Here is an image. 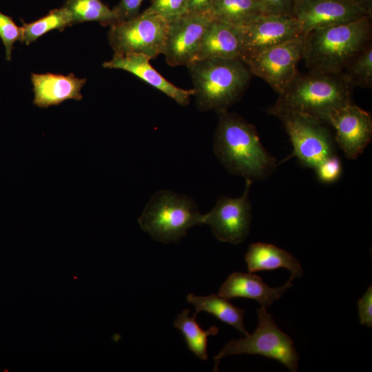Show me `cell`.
<instances>
[{"label": "cell", "mask_w": 372, "mask_h": 372, "mask_svg": "<svg viewBox=\"0 0 372 372\" xmlns=\"http://www.w3.org/2000/svg\"><path fill=\"white\" fill-rule=\"evenodd\" d=\"M293 0H258L266 14H291Z\"/></svg>", "instance_id": "obj_31"}, {"label": "cell", "mask_w": 372, "mask_h": 372, "mask_svg": "<svg viewBox=\"0 0 372 372\" xmlns=\"http://www.w3.org/2000/svg\"><path fill=\"white\" fill-rule=\"evenodd\" d=\"M326 123L335 129V139L349 159H356L371 142V115L353 103L335 110Z\"/></svg>", "instance_id": "obj_14"}, {"label": "cell", "mask_w": 372, "mask_h": 372, "mask_svg": "<svg viewBox=\"0 0 372 372\" xmlns=\"http://www.w3.org/2000/svg\"><path fill=\"white\" fill-rule=\"evenodd\" d=\"M186 299L188 302L194 306L195 313L206 311L216 316L220 321L234 327L245 336L249 335L243 322L245 311L234 306L229 300L215 294L198 296L194 293L188 294Z\"/></svg>", "instance_id": "obj_20"}, {"label": "cell", "mask_w": 372, "mask_h": 372, "mask_svg": "<svg viewBox=\"0 0 372 372\" xmlns=\"http://www.w3.org/2000/svg\"><path fill=\"white\" fill-rule=\"evenodd\" d=\"M238 27L242 42L241 54L263 50L304 35L298 21L291 14H262Z\"/></svg>", "instance_id": "obj_13"}, {"label": "cell", "mask_w": 372, "mask_h": 372, "mask_svg": "<svg viewBox=\"0 0 372 372\" xmlns=\"http://www.w3.org/2000/svg\"><path fill=\"white\" fill-rule=\"evenodd\" d=\"M187 67L196 107L204 112L227 110L240 98L251 77L239 57L196 60Z\"/></svg>", "instance_id": "obj_4"}, {"label": "cell", "mask_w": 372, "mask_h": 372, "mask_svg": "<svg viewBox=\"0 0 372 372\" xmlns=\"http://www.w3.org/2000/svg\"><path fill=\"white\" fill-rule=\"evenodd\" d=\"M34 98L33 103L42 108L57 105L64 101L83 99L81 90L85 79H79L74 74L62 75L52 73L31 75Z\"/></svg>", "instance_id": "obj_16"}, {"label": "cell", "mask_w": 372, "mask_h": 372, "mask_svg": "<svg viewBox=\"0 0 372 372\" xmlns=\"http://www.w3.org/2000/svg\"><path fill=\"white\" fill-rule=\"evenodd\" d=\"M345 80L353 85L369 87L372 85V45L370 43L356 55L342 72Z\"/></svg>", "instance_id": "obj_25"}, {"label": "cell", "mask_w": 372, "mask_h": 372, "mask_svg": "<svg viewBox=\"0 0 372 372\" xmlns=\"http://www.w3.org/2000/svg\"><path fill=\"white\" fill-rule=\"evenodd\" d=\"M318 179L324 183L336 181L342 173V164L335 154L324 159L315 169Z\"/></svg>", "instance_id": "obj_28"}, {"label": "cell", "mask_w": 372, "mask_h": 372, "mask_svg": "<svg viewBox=\"0 0 372 372\" xmlns=\"http://www.w3.org/2000/svg\"><path fill=\"white\" fill-rule=\"evenodd\" d=\"M63 7L70 13L73 25L97 21L102 25H112L118 22L113 9L101 0H65Z\"/></svg>", "instance_id": "obj_23"}, {"label": "cell", "mask_w": 372, "mask_h": 372, "mask_svg": "<svg viewBox=\"0 0 372 372\" xmlns=\"http://www.w3.org/2000/svg\"><path fill=\"white\" fill-rule=\"evenodd\" d=\"M266 14L258 0H212L209 14L215 20L240 26Z\"/></svg>", "instance_id": "obj_21"}, {"label": "cell", "mask_w": 372, "mask_h": 372, "mask_svg": "<svg viewBox=\"0 0 372 372\" xmlns=\"http://www.w3.org/2000/svg\"><path fill=\"white\" fill-rule=\"evenodd\" d=\"M371 17L311 30L303 36L302 59L309 70L342 73L371 42Z\"/></svg>", "instance_id": "obj_2"}, {"label": "cell", "mask_w": 372, "mask_h": 372, "mask_svg": "<svg viewBox=\"0 0 372 372\" xmlns=\"http://www.w3.org/2000/svg\"><path fill=\"white\" fill-rule=\"evenodd\" d=\"M292 280L290 278L284 285L272 288L252 273L234 272L222 285L218 296L229 300L235 298L255 300L261 307L267 308L293 286Z\"/></svg>", "instance_id": "obj_17"}, {"label": "cell", "mask_w": 372, "mask_h": 372, "mask_svg": "<svg viewBox=\"0 0 372 372\" xmlns=\"http://www.w3.org/2000/svg\"><path fill=\"white\" fill-rule=\"evenodd\" d=\"M149 60L141 54L114 53L110 61L103 63V67L127 71L163 92L178 104L182 106L188 105L190 97L194 96V90L180 88L170 83L151 65Z\"/></svg>", "instance_id": "obj_15"}, {"label": "cell", "mask_w": 372, "mask_h": 372, "mask_svg": "<svg viewBox=\"0 0 372 372\" xmlns=\"http://www.w3.org/2000/svg\"><path fill=\"white\" fill-rule=\"evenodd\" d=\"M251 183L246 179L241 196L236 198L220 196L212 209L203 214V225H208L219 241L238 244L248 236L251 222L249 200Z\"/></svg>", "instance_id": "obj_10"}, {"label": "cell", "mask_w": 372, "mask_h": 372, "mask_svg": "<svg viewBox=\"0 0 372 372\" xmlns=\"http://www.w3.org/2000/svg\"><path fill=\"white\" fill-rule=\"evenodd\" d=\"M21 21V42L26 45L35 41L51 30L63 31L66 27L73 25L70 13L63 6L50 11L45 16L33 22L27 23Z\"/></svg>", "instance_id": "obj_24"}, {"label": "cell", "mask_w": 372, "mask_h": 372, "mask_svg": "<svg viewBox=\"0 0 372 372\" xmlns=\"http://www.w3.org/2000/svg\"><path fill=\"white\" fill-rule=\"evenodd\" d=\"M211 1L212 0H189L187 12L209 14V10Z\"/></svg>", "instance_id": "obj_32"}, {"label": "cell", "mask_w": 372, "mask_h": 372, "mask_svg": "<svg viewBox=\"0 0 372 372\" xmlns=\"http://www.w3.org/2000/svg\"><path fill=\"white\" fill-rule=\"evenodd\" d=\"M242 52L239 27L212 19L204 32L194 61L237 58Z\"/></svg>", "instance_id": "obj_18"}, {"label": "cell", "mask_w": 372, "mask_h": 372, "mask_svg": "<svg viewBox=\"0 0 372 372\" xmlns=\"http://www.w3.org/2000/svg\"><path fill=\"white\" fill-rule=\"evenodd\" d=\"M169 21L144 10L137 16L110 26L109 43L116 54H141L149 59L163 53Z\"/></svg>", "instance_id": "obj_8"}, {"label": "cell", "mask_w": 372, "mask_h": 372, "mask_svg": "<svg viewBox=\"0 0 372 372\" xmlns=\"http://www.w3.org/2000/svg\"><path fill=\"white\" fill-rule=\"evenodd\" d=\"M0 38L5 46L6 58L11 59V53L14 43L22 40V29L14 22L12 19L0 12Z\"/></svg>", "instance_id": "obj_27"}, {"label": "cell", "mask_w": 372, "mask_h": 372, "mask_svg": "<svg viewBox=\"0 0 372 372\" xmlns=\"http://www.w3.org/2000/svg\"><path fill=\"white\" fill-rule=\"evenodd\" d=\"M358 314L360 324L372 326V287L370 286L365 293L358 300Z\"/></svg>", "instance_id": "obj_30"}, {"label": "cell", "mask_w": 372, "mask_h": 372, "mask_svg": "<svg viewBox=\"0 0 372 372\" xmlns=\"http://www.w3.org/2000/svg\"><path fill=\"white\" fill-rule=\"evenodd\" d=\"M291 15L303 34L371 16L353 0H293Z\"/></svg>", "instance_id": "obj_12"}, {"label": "cell", "mask_w": 372, "mask_h": 372, "mask_svg": "<svg viewBox=\"0 0 372 372\" xmlns=\"http://www.w3.org/2000/svg\"><path fill=\"white\" fill-rule=\"evenodd\" d=\"M143 0H121L112 9L117 16L118 22L132 19L140 13Z\"/></svg>", "instance_id": "obj_29"}, {"label": "cell", "mask_w": 372, "mask_h": 372, "mask_svg": "<svg viewBox=\"0 0 372 372\" xmlns=\"http://www.w3.org/2000/svg\"><path fill=\"white\" fill-rule=\"evenodd\" d=\"M245 259L249 273L283 267L291 271L290 278L292 280L303 275V269L296 258L271 244L251 243L245 254Z\"/></svg>", "instance_id": "obj_19"}, {"label": "cell", "mask_w": 372, "mask_h": 372, "mask_svg": "<svg viewBox=\"0 0 372 372\" xmlns=\"http://www.w3.org/2000/svg\"><path fill=\"white\" fill-rule=\"evenodd\" d=\"M353 103L351 86L342 73L309 70L298 73L273 107L313 116L323 123L336 110Z\"/></svg>", "instance_id": "obj_3"}, {"label": "cell", "mask_w": 372, "mask_h": 372, "mask_svg": "<svg viewBox=\"0 0 372 372\" xmlns=\"http://www.w3.org/2000/svg\"><path fill=\"white\" fill-rule=\"evenodd\" d=\"M212 18L208 14L187 12L170 21L162 54L171 66L194 61L204 32Z\"/></svg>", "instance_id": "obj_11"}, {"label": "cell", "mask_w": 372, "mask_h": 372, "mask_svg": "<svg viewBox=\"0 0 372 372\" xmlns=\"http://www.w3.org/2000/svg\"><path fill=\"white\" fill-rule=\"evenodd\" d=\"M189 0H151L145 10L156 13L170 21L187 12Z\"/></svg>", "instance_id": "obj_26"}, {"label": "cell", "mask_w": 372, "mask_h": 372, "mask_svg": "<svg viewBox=\"0 0 372 372\" xmlns=\"http://www.w3.org/2000/svg\"><path fill=\"white\" fill-rule=\"evenodd\" d=\"M303 36L256 52L242 54L240 59L251 74L266 81L278 94L298 74L302 59Z\"/></svg>", "instance_id": "obj_9"}, {"label": "cell", "mask_w": 372, "mask_h": 372, "mask_svg": "<svg viewBox=\"0 0 372 372\" xmlns=\"http://www.w3.org/2000/svg\"><path fill=\"white\" fill-rule=\"evenodd\" d=\"M258 326L244 338L227 342L214 357V371H218L220 360L236 354H257L280 362L290 371L298 370L299 356L291 338L281 331L266 308L257 310Z\"/></svg>", "instance_id": "obj_6"}, {"label": "cell", "mask_w": 372, "mask_h": 372, "mask_svg": "<svg viewBox=\"0 0 372 372\" xmlns=\"http://www.w3.org/2000/svg\"><path fill=\"white\" fill-rule=\"evenodd\" d=\"M203 214L189 196L168 189L155 192L138 222L141 229L158 242H178L189 229L201 225Z\"/></svg>", "instance_id": "obj_5"}, {"label": "cell", "mask_w": 372, "mask_h": 372, "mask_svg": "<svg viewBox=\"0 0 372 372\" xmlns=\"http://www.w3.org/2000/svg\"><path fill=\"white\" fill-rule=\"evenodd\" d=\"M216 113L214 150L226 170L251 181L270 175L276 159L262 146L256 127L236 113Z\"/></svg>", "instance_id": "obj_1"}, {"label": "cell", "mask_w": 372, "mask_h": 372, "mask_svg": "<svg viewBox=\"0 0 372 372\" xmlns=\"http://www.w3.org/2000/svg\"><path fill=\"white\" fill-rule=\"evenodd\" d=\"M189 309L183 310L176 316L174 326L183 333L188 349L199 359L206 360L208 357L207 338L209 335H216L218 328L212 326L207 330H203L196 322L198 314L194 313L189 317Z\"/></svg>", "instance_id": "obj_22"}, {"label": "cell", "mask_w": 372, "mask_h": 372, "mask_svg": "<svg viewBox=\"0 0 372 372\" xmlns=\"http://www.w3.org/2000/svg\"><path fill=\"white\" fill-rule=\"evenodd\" d=\"M269 114L277 116L287 132L293 152L304 167L315 169L335 154L334 141L329 129L320 120L297 112L271 107Z\"/></svg>", "instance_id": "obj_7"}]
</instances>
